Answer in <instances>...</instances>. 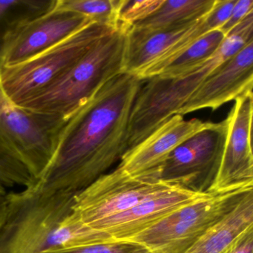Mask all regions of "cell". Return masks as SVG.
<instances>
[{"label": "cell", "instance_id": "1", "mask_svg": "<svg viewBox=\"0 0 253 253\" xmlns=\"http://www.w3.org/2000/svg\"><path fill=\"white\" fill-rule=\"evenodd\" d=\"M145 81L123 73L102 85L63 123L52 160L39 181L78 192L121 161L126 152L130 112Z\"/></svg>", "mask_w": 253, "mask_h": 253}, {"label": "cell", "instance_id": "2", "mask_svg": "<svg viewBox=\"0 0 253 253\" xmlns=\"http://www.w3.org/2000/svg\"><path fill=\"white\" fill-rule=\"evenodd\" d=\"M76 193L51 189L41 181L8 193L0 253H60L113 240L78 219L73 210Z\"/></svg>", "mask_w": 253, "mask_h": 253}, {"label": "cell", "instance_id": "3", "mask_svg": "<svg viewBox=\"0 0 253 253\" xmlns=\"http://www.w3.org/2000/svg\"><path fill=\"white\" fill-rule=\"evenodd\" d=\"M253 41V12L226 37L217 52L198 69L178 78L155 76L146 80L137 92L128 118L126 152L147 138L177 115L203 81L222 63Z\"/></svg>", "mask_w": 253, "mask_h": 253}, {"label": "cell", "instance_id": "4", "mask_svg": "<svg viewBox=\"0 0 253 253\" xmlns=\"http://www.w3.org/2000/svg\"><path fill=\"white\" fill-rule=\"evenodd\" d=\"M129 26L102 38L90 51L48 86L20 105L26 112L65 122L108 81L125 73Z\"/></svg>", "mask_w": 253, "mask_h": 253}, {"label": "cell", "instance_id": "5", "mask_svg": "<svg viewBox=\"0 0 253 253\" xmlns=\"http://www.w3.org/2000/svg\"><path fill=\"white\" fill-rule=\"evenodd\" d=\"M63 123L26 112L0 87V193L39 181L52 160Z\"/></svg>", "mask_w": 253, "mask_h": 253}, {"label": "cell", "instance_id": "6", "mask_svg": "<svg viewBox=\"0 0 253 253\" xmlns=\"http://www.w3.org/2000/svg\"><path fill=\"white\" fill-rule=\"evenodd\" d=\"M118 28L92 22L25 61L0 68V87L11 101L20 106L54 82Z\"/></svg>", "mask_w": 253, "mask_h": 253}, {"label": "cell", "instance_id": "7", "mask_svg": "<svg viewBox=\"0 0 253 253\" xmlns=\"http://www.w3.org/2000/svg\"><path fill=\"white\" fill-rule=\"evenodd\" d=\"M253 189L206 192L128 241L140 243L154 253H183Z\"/></svg>", "mask_w": 253, "mask_h": 253}, {"label": "cell", "instance_id": "8", "mask_svg": "<svg viewBox=\"0 0 253 253\" xmlns=\"http://www.w3.org/2000/svg\"><path fill=\"white\" fill-rule=\"evenodd\" d=\"M228 128L226 117L185 140L161 167L160 180L198 193L208 192L220 168Z\"/></svg>", "mask_w": 253, "mask_h": 253}, {"label": "cell", "instance_id": "9", "mask_svg": "<svg viewBox=\"0 0 253 253\" xmlns=\"http://www.w3.org/2000/svg\"><path fill=\"white\" fill-rule=\"evenodd\" d=\"M175 187L161 180L134 178L117 167L77 192L74 212L84 224L91 228L100 220L164 195Z\"/></svg>", "mask_w": 253, "mask_h": 253}, {"label": "cell", "instance_id": "10", "mask_svg": "<svg viewBox=\"0 0 253 253\" xmlns=\"http://www.w3.org/2000/svg\"><path fill=\"white\" fill-rule=\"evenodd\" d=\"M91 23L82 14L57 8L51 1L47 9L8 26L0 42V68L25 61Z\"/></svg>", "mask_w": 253, "mask_h": 253}, {"label": "cell", "instance_id": "11", "mask_svg": "<svg viewBox=\"0 0 253 253\" xmlns=\"http://www.w3.org/2000/svg\"><path fill=\"white\" fill-rule=\"evenodd\" d=\"M235 101L228 114L227 137L218 172L207 192L210 193L253 186V90L246 91Z\"/></svg>", "mask_w": 253, "mask_h": 253}, {"label": "cell", "instance_id": "12", "mask_svg": "<svg viewBox=\"0 0 253 253\" xmlns=\"http://www.w3.org/2000/svg\"><path fill=\"white\" fill-rule=\"evenodd\" d=\"M210 123L197 118L186 121L182 115H174L126 152L118 168L134 178L160 180V169L169 155Z\"/></svg>", "mask_w": 253, "mask_h": 253}, {"label": "cell", "instance_id": "13", "mask_svg": "<svg viewBox=\"0 0 253 253\" xmlns=\"http://www.w3.org/2000/svg\"><path fill=\"white\" fill-rule=\"evenodd\" d=\"M253 41L214 69L177 112L185 115L210 109L215 111L231 100L253 90Z\"/></svg>", "mask_w": 253, "mask_h": 253}, {"label": "cell", "instance_id": "14", "mask_svg": "<svg viewBox=\"0 0 253 253\" xmlns=\"http://www.w3.org/2000/svg\"><path fill=\"white\" fill-rule=\"evenodd\" d=\"M202 194L177 186L164 195L100 220L91 228L105 232L114 240H129L159 223Z\"/></svg>", "mask_w": 253, "mask_h": 253}, {"label": "cell", "instance_id": "15", "mask_svg": "<svg viewBox=\"0 0 253 253\" xmlns=\"http://www.w3.org/2000/svg\"><path fill=\"white\" fill-rule=\"evenodd\" d=\"M253 226V189L223 218L211 226L183 253H225L249 228Z\"/></svg>", "mask_w": 253, "mask_h": 253}, {"label": "cell", "instance_id": "16", "mask_svg": "<svg viewBox=\"0 0 253 253\" xmlns=\"http://www.w3.org/2000/svg\"><path fill=\"white\" fill-rule=\"evenodd\" d=\"M216 0H164L157 11L129 28L141 33L177 30L193 26L210 12Z\"/></svg>", "mask_w": 253, "mask_h": 253}, {"label": "cell", "instance_id": "17", "mask_svg": "<svg viewBox=\"0 0 253 253\" xmlns=\"http://www.w3.org/2000/svg\"><path fill=\"white\" fill-rule=\"evenodd\" d=\"M192 26L154 33H141L128 29L125 73L140 76L175 44Z\"/></svg>", "mask_w": 253, "mask_h": 253}, {"label": "cell", "instance_id": "18", "mask_svg": "<svg viewBox=\"0 0 253 253\" xmlns=\"http://www.w3.org/2000/svg\"><path fill=\"white\" fill-rule=\"evenodd\" d=\"M237 0H216L212 9L204 18L188 29L185 35L163 54L155 63L149 66L140 76L146 81L159 75L169 63L175 60L185 50L201 37L211 31L221 27L229 19Z\"/></svg>", "mask_w": 253, "mask_h": 253}, {"label": "cell", "instance_id": "19", "mask_svg": "<svg viewBox=\"0 0 253 253\" xmlns=\"http://www.w3.org/2000/svg\"><path fill=\"white\" fill-rule=\"evenodd\" d=\"M224 39V35L218 29L208 32L197 40L157 76L178 78L198 69L214 55Z\"/></svg>", "mask_w": 253, "mask_h": 253}, {"label": "cell", "instance_id": "20", "mask_svg": "<svg viewBox=\"0 0 253 253\" xmlns=\"http://www.w3.org/2000/svg\"><path fill=\"white\" fill-rule=\"evenodd\" d=\"M121 0H56L57 8L85 16L94 23L118 28Z\"/></svg>", "mask_w": 253, "mask_h": 253}, {"label": "cell", "instance_id": "21", "mask_svg": "<svg viewBox=\"0 0 253 253\" xmlns=\"http://www.w3.org/2000/svg\"><path fill=\"white\" fill-rule=\"evenodd\" d=\"M164 0H121L118 23L131 27L153 14Z\"/></svg>", "mask_w": 253, "mask_h": 253}, {"label": "cell", "instance_id": "22", "mask_svg": "<svg viewBox=\"0 0 253 253\" xmlns=\"http://www.w3.org/2000/svg\"><path fill=\"white\" fill-rule=\"evenodd\" d=\"M60 253H154L143 244L128 240H111L83 246Z\"/></svg>", "mask_w": 253, "mask_h": 253}, {"label": "cell", "instance_id": "23", "mask_svg": "<svg viewBox=\"0 0 253 253\" xmlns=\"http://www.w3.org/2000/svg\"><path fill=\"white\" fill-rule=\"evenodd\" d=\"M252 11H253V0H237L227 21L218 30L226 37Z\"/></svg>", "mask_w": 253, "mask_h": 253}, {"label": "cell", "instance_id": "24", "mask_svg": "<svg viewBox=\"0 0 253 253\" xmlns=\"http://www.w3.org/2000/svg\"><path fill=\"white\" fill-rule=\"evenodd\" d=\"M225 253H253V226L247 229Z\"/></svg>", "mask_w": 253, "mask_h": 253}, {"label": "cell", "instance_id": "25", "mask_svg": "<svg viewBox=\"0 0 253 253\" xmlns=\"http://www.w3.org/2000/svg\"><path fill=\"white\" fill-rule=\"evenodd\" d=\"M23 0H0V26L3 20L6 18L10 11L21 6Z\"/></svg>", "mask_w": 253, "mask_h": 253}, {"label": "cell", "instance_id": "26", "mask_svg": "<svg viewBox=\"0 0 253 253\" xmlns=\"http://www.w3.org/2000/svg\"><path fill=\"white\" fill-rule=\"evenodd\" d=\"M8 193H0V229L2 227L8 210Z\"/></svg>", "mask_w": 253, "mask_h": 253}]
</instances>
